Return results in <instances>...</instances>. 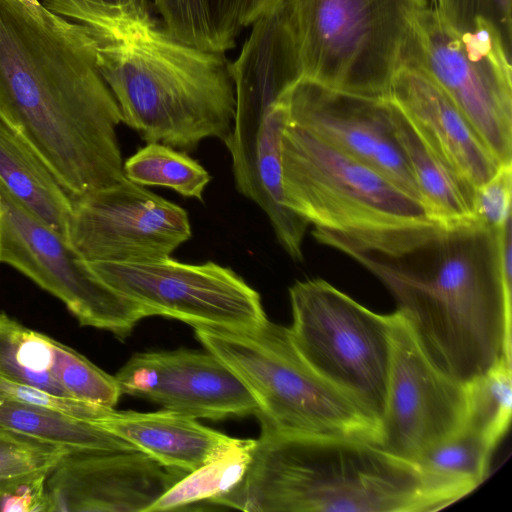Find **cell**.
<instances>
[{
  "mask_svg": "<svg viewBox=\"0 0 512 512\" xmlns=\"http://www.w3.org/2000/svg\"><path fill=\"white\" fill-rule=\"evenodd\" d=\"M0 119L71 198L125 178L119 106L86 26L41 3L0 0Z\"/></svg>",
  "mask_w": 512,
  "mask_h": 512,
  "instance_id": "6da1fadb",
  "label": "cell"
},
{
  "mask_svg": "<svg viewBox=\"0 0 512 512\" xmlns=\"http://www.w3.org/2000/svg\"><path fill=\"white\" fill-rule=\"evenodd\" d=\"M331 246L388 288L431 360L465 383L511 359V280L498 231L479 221L407 227L360 238L325 235Z\"/></svg>",
  "mask_w": 512,
  "mask_h": 512,
  "instance_id": "7a4b0ae2",
  "label": "cell"
},
{
  "mask_svg": "<svg viewBox=\"0 0 512 512\" xmlns=\"http://www.w3.org/2000/svg\"><path fill=\"white\" fill-rule=\"evenodd\" d=\"M87 27L122 122L146 142L184 152L228 136L235 93L224 54L177 39L153 0H39Z\"/></svg>",
  "mask_w": 512,
  "mask_h": 512,
  "instance_id": "3957f363",
  "label": "cell"
},
{
  "mask_svg": "<svg viewBox=\"0 0 512 512\" xmlns=\"http://www.w3.org/2000/svg\"><path fill=\"white\" fill-rule=\"evenodd\" d=\"M210 504L246 512H429L419 467L381 444L262 432L242 479Z\"/></svg>",
  "mask_w": 512,
  "mask_h": 512,
  "instance_id": "277c9868",
  "label": "cell"
},
{
  "mask_svg": "<svg viewBox=\"0 0 512 512\" xmlns=\"http://www.w3.org/2000/svg\"><path fill=\"white\" fill-rule=\"evenodd\" d=\"M194 330L254 397L262 432L381 444V423L305 361L287 327L267 319L247 330Z\"/></svg>",
  "mask_w": 512,
  "mask_h": 512,
  "instance_id": "5b68a950",
  "label": "cell"
},
{
  "mask_svg": "<svg viewBox=\"0 0 512 512\" xmlns=\"http://www.w3.org/2000/svg\"><path fill=\"white\" fill-rule=\"evenodd\" d=\"M235 110L224 143L236 189L267 215L277 240L295 261L303 259L308 222L291 210L282 186L280 139L287 120L285 95L302 71L295 52L265 35L247 38L229 63Z\"/></svg>",
  "mask_w": 512,
  "mask_h": 512,
  "instance_id": "8992f818",
  "label": "cell"
},
{
  "mask_svg": "<svg viewBox=\"0 0 512 512\" xmlns=\"http://www.w3.org/2000/svg\"><path fill=\"white\" fill-rule=\"evenodd\" d=\"M303 76L387 98L426 0H286Z\"/></svg>",
  "mask_w": 512,
  "mask_h": 512,
  "instance_id": "52a82bcc",
  "label": "cell"
},
{
  "mask_svg": "<svg viewBox=\"0 0 512 512\" xmlns=\"http://www.w3.org/2000/svg\"><path fill=\"white\" fill-rule=\"evenodd\" d=\"M280 160L286 203L314 232L359 238L435 224L384 175L288 120Z\"/></svg>",
  "mask_w": 512,
  "mask_h": 512,
  "instance_id": "ba28073f",
  "label": "cell"
},
{
  "mask_svg": "<svg viewBox=\"0 0 512 512\" xmlns=\"http://www.w3.org/2000/svg\"><path fill=\"white\" fill-rule=\"evenodd\" d=\"M290 337L305 361L380 423L391 361L390 316L377 314L323 279L289 288Z\"/></svg>",
  "mask_w": 512,
  "mask_h": 512,
  "instance_id": "9c48e42d",
  "label": "cell"
},
{
  "mask_svg": "<svg viewBox=\"0 0 512 512\" xmlns=\"http://www.w3.org/2000/svg\"><path fill=\"white\" fill-rule=\"evenodd\" d=\"M403 66L432 78L497 161L512 163L511 55L488 29L460 36L426 7L417 17Z\"/></svg>",
  "mask_w": 512,
  "mask_h": 512,
  "instance_id": "30bf717a",
  "label": "cell"
},
{
  "mask_svg": "<svg viewBox=\"0 0 512 512\" xmlns=\"http://www.w3.org/2000/svg\"><path fill=\"white\" fill-rule=\"evenodd\" d=\"M0 263L62 301L82 326L128 337L150 312L107 285L71 244L22 204L0 180Z\"/></svg>",
  "mask_w": 512,
  "mask_h": 512,
  "instance_id": "8fae6325",
  "label": "cell"
},
{
  "mask_svg": "<svg viewBox=\"0 0 512 512\" xmlns=\"http://www.w3.org/2000/svg\"><path fill=\"white\" fill-rule=\"evenodd\" d=\"M111 288L151 314L193 328L247 330L267 320L259 293L236 272L212 261L171 257L146 263L87 262Z\"/></svg>",
  "mask_w": 512,
  "mask_h": 512,
  "instance_id": "7c38bea8",
  "label": "cell"
},
{
  "mask_svg": "<svg viewBox=\"0 0 512 512\" xmlns=\"http://www.w3.org/2000/svg\"><path fill=\"white\" fill-rule=\"evenodd\" d=\"M72 205L68 241L87 262L159 261L191 237L185 209L126 177Z\"/></svg>",
  "mask_w": 512,
  "mask_h": 512,
  "instance_id": "4fadbf2b",
  "label": "cell"
},
{
  "mask_svg": "<svg viewBox=\"0 0 512 512\" xmlns=\"http://www.w3.org/2000/svg\"><path fill=\"white\" fill-rule=\"evenodd\" d=\"M389 316L391 361L381 445L413 460L465 426L464 383L431 360L399 311Z\"/></svg>",
  "mask_w": 512,
  "mask_h": 512,
  "instance_id": "5bb4252c",
  "label": "cell"
},
{
  "mask_svg": "<svg viewBox=\"0 0 512 512\" xmlns=\"http://www.w3.org/2000/svg\"><path fill=\"white\" fill-rule=\"evenodd\" d=\"M285 99L288 121L378 171L422 204L395 135L388 98L338 90L301 76Z\"/></svg>",
  "mask_w": 512,
  "mask_h": 512,
  "instance_id": "9a60e30c",
  "label": "cell"
},
{
  "mask_svg": "<svg viewBox=\"0 0 512 512\" xmlns=\"http://www.w3.org/2000/svg\"><path fill=\"white\" fill-rule=\"evenodd\" d=\"M114 377L121 394L196 419L256 416L259 411L238 377L207 350L136 353Z\"/></svg>",
  "mask_w": 512,
  "mask_h": 512,
  "instance_id": "2e32d148",
  "label": "cell"
},
{
  "mask_svg": "<svg viewBox=\"0 0 512 512\" xmlns=\"http://www.w3.org/2000/svg\"><path fill=\"white\" fill-rule=\"evenodd\" d=\"M187 473L140 450L69 452L48 474V512H147Z\"/></svg>",
  "mask_w": 512,
  "mask_h": 512,
  "instance_id": "e0dca14e",
  "label": "cell"
},
{
  "mask_svg": "<svg viewBox=\"0 0 512 512\" xmlns=\"http://www.w3.org/2000/svg\"><path fill=\"white\" fill-rule=\"evenodd\" d=\"M387 98L429 148L476 189L501 166L450 97L423 71L401 67Z\"/></svg>",
  "mask_w": 512,
  "mask_h": 512,
  "instance_id": "ac0fdd59",
  "label": "cell"
},
{
  "mask_svg": "<svg viewBox=\"0 0 512 512\" xmlns=\"http://www.w3.org/2000/svg\"><path fill=\"white\" fill-rule=\"evenodd\" d=\"M93 424L161 465L185 473L197 469L237 440L200 424L196 418L167 409L142 413L112 408Z\"/></svg>",
  "mask_w": 512,
  "mask_h": 512,
  "instance_id": "d6986e66",
  "label": "cell"
},
{
  "mask_svg": "<svg viewBox=\"0 0 512 512\" xmlns=\"http://www.w3.org/2000/svg\"><path fill=\"white\" fill-rule=\"evenodd\" d=\"M391 105L397 141L430 220L442 228L478 221L475 212L476 188L430 149L401 110L392 101Z\"/></svg>",
  "mask_w": 512,
  "mask_h": 512,
  "instance_id": "ffe728a7",
  "label": "cell"
},
{
  "mask_svg": "<svg viewBox=\"0 0 512 512\" xmlns=\"http://www.w3.org/2000/svg\"><path fill=\"white\" fill-rule=\"evenodd\" d=\"M281 0H153L170 32L200 50L232 49L241 31Z\"/></svg>",
  "mask_w": 512,
  "mask_h": 512,
  "instance_id": "44dd1931",
  "label": "cell"
},
{
  "mask_svg": "<svg viewBox=\"0 0 512 512\" xmlns=\"http://www.w3.org/2000/svg\"><path fill=\"white\" fill-rule=\"evenodd\" d=\"M0 180L22 204L68 241L72 198L34 149L1 119Z\"/></svg>",
  "mask_w": 512,
  "mask_h": 512,
  "instance_id": "7402d4cb",
  "label": "cell"
},
{
  "mask_svg": "<svg viewBox=\"0 0 512 512\" xmlns=\"http://www.w3.org/2000/svg\"><path fill=\"white\" fill-rule=\"evenodd\" d=\"M494 449L479 433L464 426L412 461L446 507L471 493L484 481Z\"/></svg>",
  "mask_w": 512,
  "mask_h": 512,
  "instance_id": "603a6c76",
  "label": "cell"
},
{
  "mask_svg": "<svg viewBox=\"0 0 512 512\" xmlns=\"http://www.w3.org/2000/svg\"><path fill=\"white\" fill-rule=\"evenodd\" d=\"M0 427L62 447L69 452L136 449L127 441L91 422L1 395Z\"/></svg>",
  "mask_w": 512,
  "mask_h": 512,
  "instance_id": "cb8c5ba5",
  "label": "cell"
},
{
  "mask_svg": "<svg viewBox=\"0 0 512 512\" xmlns=\"http://www.w3.org/2000/svg\"><path fill=\"white\" fill-rule=\"evenodd\" d=\"M255 439H238L227 449L187 473L173 484L147 512L187 508L231 490L243 477L250 463Z\"/></svg>",
  "mask_w": 512,
  "mask_h": 512,
  "instance_id": "d4e9b609",
  "label": "cell"
},
{
  "mask_svg": "<svg viewBox=\"0 0 512 512\" xmlns=\"http://www.w3.org/2000/svg\"><path fill=\"white\" fill-rule=\"evenodd\" d=\"M54 341L0 313V377L71 397L51 374Z\"/></svg>",
  "mask_w": 512,
  "mask_h": 512,
  "instance_id": "484cf974",
  "label": "cell"
},
{
  "mask_svg": "<svg viewBox=\"0 0 512 512\" xmlns=\"http://www.w3.org/2000/svg\"><path fill=\"white\" fill-rule=\"evenodd\" d=\"M124 175L141 186H161L187 198L203 200L209 172L187 152L159 142H147L123 164Z\"/></svg>",
  "mask_w": 512,
  "mask_h": 512,
  "instance_id": "4316f807",
  "label": "cell"
},
{
  "mask_svg": "<svg viewBox=\"0 0 512 512\" xmlns=\"http://www.w3.org/2000/svg\"><path fill=\"white\" fill-rule=\"evenodd\" d=\"M512 361L501 357L491 367L464 383L465 426L493 447L507 432L512 412Z\"/></svg>",
  "mask_w": 512,
  "mask_h": 512,
  "instance_id": "83f0119b",
  "label": "cell"
},
{
  "mask_svg": "<svg viewBox=\"0 0 512 512\" xmlns=\"http://www.w3.org/2000/svg\"><path fill=\"white\" fill-rule=\"evenodd\" d=\"M67 453L0 427V498L23 483L47 477Z\"/></svg>",
  "mask_w": 512,
  "mask_h": 512,
  "instance_id": "f1b7e54d",
  "label": "cell"
},
{
  "mask_svg": "<svg viewBox=\"0 0 512 512\" xmlns=\"http://www.w3.org/2000/svg\"><path fill=\"white\" fill-rule=\"evenodd\" d=\"M51 374L71 397L85 402L114 408L121 395L114 376L56 340Z\"/></svg>",
  "mask_w": 512,
  "mask_h": 512,
  "instance_id": "f546056e",
  "label": "cell"
},
{
  "mask_svg": "<svg viewBox=\"0 0 512 512\" xmlns=\"http://www.w3.org/2000/svg\"><path fill=\"white\" fill-rule=\"evenodd\" d=\"M442 20L458 35L489 29L511 54V0H433Z\"/></svg>",
  "mask_w": 512,
  "mask_h": 512,
  "instance_id": "4dcf8cb0",
  "label": "cell"
},
{
  "mask_svg": "<svg viewBox=\"0 0 512 512\" xmlns=\"http://www.w3.org/2000/svg\"><path fill=\"white\" fill-rule=\"evenodd\" d=\"M0 395L20 402L41 406L91 423L112 409L36 387L15 383L2 377H0Z\"/></svg>",
  "mask_w": 512,
  "mask_h": 512,
  "instance_id": "1f68e13d",
  "label": "cell"
},
{
  "mask_svg": "<svg viewBox=\"0 0 512 512\" xmlns=\"http://www.w3.org/2000/svg\"><path fill=\"white\" fill-rule=\"evenodd\" d=\"M512 163L501 165L496 173L476 189L477 220L494 231L502 230L511 219Z\"/></svg>",
  "mask_w": 512,
  "mask_h": 512,
  "instance_id": "d6a6232c",
  "label": "cell"
},
{
  "mask_svg": "<svg viewBox=\"0 0 512 512\" xmlns=\"http://www.w3.org/2000/svg\"><path fill=\"white\" fill-rule=\"evenodd\" d=\"M47 477L23 483L0 498L3 512H48Z\"/></svg>",
  "mask_w": 512,
  "mask_h": 512,
  "instance_id": "836d02e7",
  "label": "cell"
},
{
  "mask_svg": "<svg viewBox=\"0 0 512 512\" xmlns=\"http://www.w3.org/2000/svg\"><path fill=\"white\" fill-rule=\"evenodd\" d=\"M23 1H26L28 3H31V4H39V0H23Z\"/></svg>",
  "mask_w": 512,
  "mask_h": 512,
  "instance_id": "e575fe53",
  "label": "cell"
},
{
  "mask_svg": "<svg viewBox=\"0 0 512 512\" xmlns=\"http://www.w3.org/2000/svg\"><path fill=\"white\" fill-rule=\"evenodd\" d=\"M0 253H1V229H0Z\"/></svg>",
  "mask_w": 512,
  "mask_h": 512,
  "instance_id": "d590c367",
  "label": "cell"
}]
</instances>
